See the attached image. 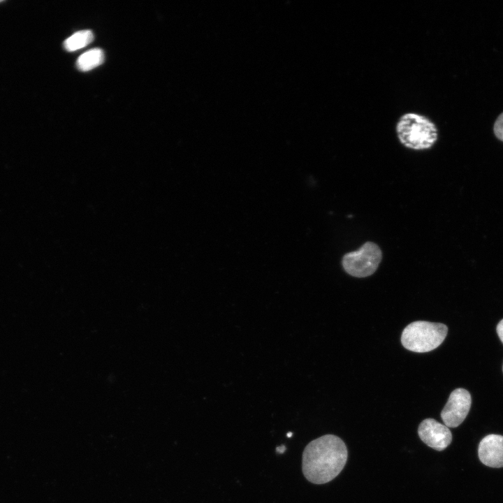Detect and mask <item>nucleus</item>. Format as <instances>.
I'll return each mask as SVG.
<instances>
[{"label":"nucleus","mask_w":503,"mask_h":503,"mask_svg":"<svg viewBox=\"0 0 503 503\" xmlns=\"http://www.w3.org/2000/svg\"><path fill=\"white\" fill-rule=\"evenodd\" d=\"M94 40V34L90 30H81L74 33L64 42L66 50L73 52L81 49Z\"/></svg>","instance_id":"1a4fd4ad"},{"label":"nucleus","mask_w":503,"mask_h":503,"mask_svg":"<svg viewBox=\"0 0 503 503\" xmlns=\"http://www.w3.org/2000/svg\"><path fill=\"white\" fill-rule=\"evenodd\" d=\"M493 131L495 136L501 141H503V112L497 118Z\"/></svg>","instance_id":"9d476101"},{"label":"nucleus","mask_w":503,"mask_h":503,"mask_svg":"<svg viewBox=\"0 0 503 503\" xmlns=\"http://www.w3.org/2000/svg\"><path fill=\"white\" fill-rule=\"evenodd\" d=\"M472 403L469 393L464 388H456L451 392L441 412V418L448 428L460 425L467 416Z\"/></svg>","instance_id":"39448f33"},{"label":"nucleus","mask_w":503,"mask_h":503,"mask_svg":"<svg viewBox=\"0 0 503 503\" xmlns=\"http://www.w3.org/2000/svg\"><path fill=\"white\" fill-rule=\"evenodd\" d=\"M276 450L278 453H282L286 450V447H285V446L282 445L280 446L277 447Z\"/></svg>","instance_id":"f8f14e48"},{"label":"nucleus","mask_w":503,"mask_h":503,"mask_svg":"<svg viewBox=\"0 0 503 503\" xmlns=\"http://www.w3.org/2000/svg\"><path fill=\"white\" fill-rule=\"evenodd\" d=\"M502 370H503V367H502Z\"/></svg>","instance_id":"4468645a"},{"label":"nucleus","mask_w":503,"mask_h":503,"mask_svg":"<svg viewBox=\"0 0 503 503\" xmlns=\"http://www.w3.org/2000/svg\"><path fill=\"white\" fill-rule=\"evenodd\" d=\"M447 333L448 328L443 323L416 321L409 323L403 330L401 342L409 351L428 352L443 342Z\"/></svg>","instance_id":"7ed1b4c3"},{"label":"nucleus","mask_w":503,"mask_h":503,"mask_svg":"<svg viewBox=\"0 0 503 503\" xmlns=\"http://www.w3.org/2000/svg\"><path fill=\"white\" fill-rule=\"evenodd\" d=\"M347 457V446L340 437L333 435L321 436L310 442L305 448L302 473L312 483H326L342 472Z\"/></svg>","instance_id":"f257e3e1"},{"label":"nucleus","mask_w":503,"mask_h":503,"mask_svg":"<svg viewBox=\"0 0 503 503\" xmlns=\"http://www.w3.org/2000/svg\"><path fill=\"white\" fill-rule=\"evenodd\" d=\"M497 333L499 338L503 343V319H502L497 326Z\"/></svg>","instance_id":"9b49d317"},{"label":"nucleus","mask_w":503,"mask_h":503,"mask_svg":"<svg viewBox=\"0 0 503 503\" xmlns=\"http://www.w3.org/2000/svg\"><path fill=\"white\" fill-rule=\"evenodd\" d=\"M104 59L103 51L99 48H94L81 54L77 60L76 66L81 71H88L101 65Z\"/></svg>","instance_id":"6e6552de"},{"label":"nucleus","mask_w":503,"mask_h":503,"mask_svg":"<svg viewBox=\"0 0 503 503\" xmlns=\"http://www.w3.org/2000/svg\"><path fill=\"white\" fill-rule=\"evenodd\" d=\"M381 258L379 247L372 242H366L359 249L347 253L342 258V264L349 275L361 278L372 275Z\"/></svg>","instance_id":"20e7f679"},{"label":"nucleus","mask_w":503,"mask_h":503,"mask_svg":"<svg viewBox=\"0 0 503 503\" xmlns=\"http://www.w3.org/2000/svg\"><path fill=\"white\" fill-rule=\"evenodd\" d=\"M418 434L421 441L429 447L442 451L452 441L449 428L433 418H426L418 425Z\"/></svg>","instance_id":"423d86ee"},{"label":"nucleus","mask_w":503,"mask_h":503,"mask_svg":"<svg viewBox=\"0 0 503 503\" xmlns=\"http://www.w3.org/2000/svg\"><path fill=\"white\" fill-rule=\"evenodd\" d=\"M395 131L400 142L414 150L430 149L438 138L435 124L429 117L416 112L403 114L397 122Z\"/></svg>","instance_id":"f03ea898"},{"label":"nucleus","mask_w":503,"mask_h":503,"mask_svg":"<svg viewBox=\"0 0 503 503\" xmlns=\"http://www.w3.org/2000/svg\"><path fill=\"white\" fill-rule=\"evenodd\" d=\"M479 458L485 465L500 468L503 467V436L488 435L483 437L478 448Z\"/></svg>","instance_id":"0eeeda50"},{"label":"nucleus","mask_w":503,"mask_h":503,"mask_svg":"<svg viewBox=\"0 0 503 503\" xmlns=\"http://www.w3.org/2000/svg\"><path fill=\"white\" fill-rule=\"evenodd\" d=\"M291 435H292V433H291V432H289V433L287 434V437H291Z\"/></svg>","instance_id":"ddd939ff"}]
</instances>
